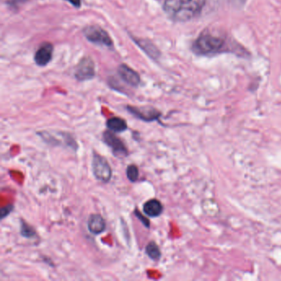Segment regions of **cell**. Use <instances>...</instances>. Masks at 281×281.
I'll list each match as a JSON object with an SVG mask.
<instances>
[{"mask_svg": "<svg viewBox=\"0 0 281 281\" xmlns=\"http://www.w3.org/2000/svg\"><path fill=\"white\" fill-rule=\"evenodd\" d=\"M66 1H68L69 3H71L76 8H80L81 7V0H66Z\"/></svg>", "mask_w": 281, "mask_h": 281, "instance_id": "21", "label": "cell"}, {"mask_svg": "<svg viewBox=\"0 0 281 281\" xmlns=\"http://www.w3.org/2000/svg\"><path fill=\"white\" fill-rule=\"evenodd\" d=\"M95 76V64L90 57H84L75 69V78L78 81L90 80Z\"/></svg>", "mask_w": 281, "mask_h": 281, "instance_id": "8", "label": "cell"}, {"mask_svg": "<svg viewBox=\"0 0 281 281\" xmlns=\"http://www.w3.org/2000/svg\"><path fill=\"white\" fill-rule=\"evenodd\" d=\"M206 0H164L167 15L176 21H187L201 14Z\"/></svg>", "mask_w": 281, "mask_h": 281, "instance_id": "1", "label": "cell"}, {"mask_svg": "<svg viewBox=\"0 0 281 281\" xmlns=\"http://www.w3.org/2000/svg\"><path fill=\"white\" fill-rule=\"evenodd\" d=\"M192 51L197 55L209 56L228 51V41L220 34L203 32L192 45Z\"/></svg>", "mask_w": 281, "mask_h": 281, "instance_id": "2", "label": "cell"}, {"mask_svg": "<svg viewBox=\"0 0 281 281\" xmlns=\"http://www.w3.org/2000/svg\"><path fill=\"white\" fill-rule=\"evenodd\" d=\"M27 0H6V3L11 6H16L19 3H23Z\"/></svg>", "mask_w": 281, "mask_h": 281, "instance_id": "20", "label": "cell"}, {"mask_svg": "<svg viewBox=\"0 0 281 281\" xmlns=\"http://www.w3.org/2000/svg\"><path fill=\"white\" fill-rule=\"evenodd\" d=\"M20 234L21 237L28 239H34L37 236L35 228L23 220H21L20 223Z\"/></svg>", "mask_w": 281, "mask_h": 281, "instance_id": "16", "label": "cell"}, {"mask_svg": "<svg viewBox=\"0 0 281 281\" xmlns=\"http://www.w3.org/2000/svg\"><path fill=\"white\" fill-rule=\"evenodd\" d=\"M107 228V223L104 218L99 214H92L88 220V229L94 235H99L104 233Z\"/></svg>", "mask_w": 281, "mask_h": 281, "instance_id": "10", "label": "cell"}, {"mask_svg": "<svg viewBox=\"0 0 281 281\" xmlns=\"http://www.w3.org/2000/svg\"><path fill=\"white\" fill-rule=\"evenodd\" d=\"M107 127L115 133H122L127 131L128 125L126 120L119 116H113L107 121Z\"/></svg>", "mask_w": 281, "mask_h": 281, "instance_id": "14", "label": "cell"}, {"mask_svg": "<svg viewBox=\"0 0 281 281\" xmlns=\"http://www.w3.org/2000/svg\"><path fill=\"white\" fill-rule=\"evenodd\" d=\"M164 206L157 199H151L143 205V210L148 217L157 218L164 212Z\"/></svg>", "mask_w": 281, "mask_h": 281, "instance_id": "12", "label": "cell"}, {"mask_svg": "<svg viewBox=\"0 0 281 281\" xmlns=\"http://www.w3.org/2000/svg\"><path fill=\"white\" fill-rule=\"evenodd\" d=\"M102 140L110 148L115 158H123L128 157V148L126 147L122 139L116 136L115 132H112L110 130L105 131L102 134Z\"/></svg>", "mask_w": 281, "mask_h": 281, "instance_id": "5", "label": "cell"}, {"mask_svg": "<svg viewBox=\"0 0 281 281\" xmlns=\"http://www.w3.org/2000/svg\"><path fill=\"white\" fill-rule=\"evenodd\" d=\"M118 74L121 79L125 81L129 85L137 87L140 83V77L138 73L135 72L131 68L126 64H121L118 68Z\"/></svg>", "mask_w": 281, "mask_h": 281, "instance_id": "11", "label": "cell"}, {"mask_svg": "<svg viewBox=\"0 0 281 281\" xmlns=\"http://www.w3.org/2000/svg\"><path fill=\"white\" fill-rule=\"evenodd\" d=\"M83 34L90 42L107 47H112L113 46L112 40L110 36L99 26L91 25L86 27L83 29Z\"/></svg>", "mask_w": 281, "mask_h": 281, "instance_id": "6", "label": "cell"}, {"mask_svg": "<svg viewBox=\"0 0 281 281\" xmlns=\"http://www.w3.org/2000/svg\"><path fill=\"white\" fill-rule=\"evenodd\" d=\"M133 39H134V42L136 43L137 45L142 49L143 51H145L150 58L157 59L160 56V52L158 51V48L150 40L136 39V38H133Z\"/></svg>", "mask_w": 281, "mask_h": 281, "instance_id": "13", "label": "cell"}, {"mask_svg": "<svg viewBox=\"0 0 281 281\" xmlns=\"http://www.w3.org/2000/svg\"><path fill=\"white\" fill-rule=\"evenodd\" d=\"M53 50V46L51 43L46 42L42 44L36 52L34 56L36 64L41 67L48 64L52 59Z\"/></svg>", "mask_w": 281, "mask_h": 281, "instance_id": "9", "label": "cell"}, {"mask_svg": "<svg viewBox=\"0 0 281 281\" xmlns=\"http://www.w3.org/2000/svg\"><path fill=\"white\" fill-rule=\"evenodd\" d=\"M92 171L98 182L108 183L112 178V169L107 158L94 151L92 159Z\"/></svg>", "mask_w": 281, "mask_h": 281, "instance_id": "4", "label": "cell"}, {"mask_svg": "<svg viewBox=\"0 0 281 281\" xmlns=\"http://www.w3.org/2000/svg\"><path fill=\"white\" fill-rule=\"evenodd\" d=\"M134 215H135V217H136L138 220H139L140 222L142 223L143 225H144L145 227H146L147 228H150V221L147 215H146V216L143 215V214H141V212L139 211V209H137V208L134 209Z\"/></svg>", "mask_w": 281, "mask_h": 281, "instance_id": "18", "label": "cell"}, {"mask_svg": "<svg viewBox=\"0 0 281 281\" xmlns=\"http://www.w3.org/2000/svg\"><path fill=\"white\" fill-rule=\"evenodd\" d=\"M126 177L128 178L129 181L132 183L136 182L139 177V168L134 164L129 165L126 169Z\"/></svg>", "mask_w": 281, "mask_h": 281, "instance_id": "17", "label": "cell"}, {"mask_svg": "<svg viewBox=\"0 0 281 281\" xmlns=\"http://www.w3.org/2000/svg\"><path fill=\"white\" fill-rule=\"evenodd\" d=\"M37 134L41 138L43 141L47 145L54 147L70 148L74 151H77L78 145L75 137L69 132L61 131H42Z\"/></svg>", "mask_w": 281, "mask_h": 281, "instance_id": "3", "label": "cell"}, {"mask_svg": "<svg viewBox=\"0 0 281 281\" xmlns=\"http://www.w3.org/2000/svg\"><path fill=\"white\" fill-rule=\"evenodd\" d=\"M126 111L130 114L134 115V117L145 122H153L158 121L162 115V113L156 108L150 106L145 107H134V106H126Z\"/></svg>", "mask_w": 281, "mask_h": 281, "instance_id": "7", "label": "cell"}, {"mask_svg": "<svg viewBox=\"0 0 281 281\" xmlns=\"http://www.w3.org/2000/svg\"><path fill=\"white\" fill-rule=\"evenodd\" d=\"M145 253L153 262H158L162 257L160 248L154 241L150 242L145 246Z\"/></svg>", "mask_w": 281, "mask_h": 281, "instance_id": "15", "label": "cell"}, {"mask_svg": "<svg viewBox=\"0 0 281 281\" xmlns=\"http://www.w3.org/2000/svg\"><path fill=\"white\" fill-rule=\"evenodd\" d=\"M14 205H7L5 206H3L2 209H1V212H0V214H1V220H3L5 219L6 217H8V215L14 211Z\"/></svg>", "mask_w": 281, "mask_h": 281, "instance_id": "19", "label": "cell"}]
</instances>
